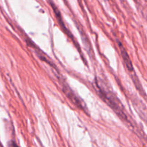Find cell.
I'll return each instance as SVG.
<instances>
[{"mask_svg": "<svg viewBox=\"0 0 147 147\" xmlns=\"http://www.w3.org/2000/svg\"><path fill=\"white\" fill-rule=\"evenodd\" d=\"M60 85H61L62 86V88H63V92H64L65 94L67 96V97L72 102H73V103H75V105H76L78 107L81 109L82 110H85L84 108L83 107V104H82V103L80 101L78 98L75 95V93H73V90L69 88V86H67V85H66V83H65L64 81H63V80H60Z\"/></svg>", "mask_w": 147, "mask_h": 147, "instance_id": "6da1fadb", "label": "cell"}, {"mask_svg": "<svg viewBox=\"0 0 147 147\" xmlns=\"http://www.w3.org/2000/svg\"><path fill=\"white\" fill-rule=\"evenodd\" d=\"M118 45L119 47V50H120L121 54V57L123 58V62H124V64L126 65V68L128 69L129 72L131 73H133L134 72V67H133V64H132V62L131 60L130 57H129V54H128L127 51H126V49L124 48V47L123 46L122 43L120 41L118 40Z\"/></svg>", "mask_w": 147, "mask_h": 147, "instance_id": "7a4b0ae2", "label": "cell"}, {"mask_svg": "<svg viewBox=\"0 0 147 147\" xmlns=\"http://www.w3.org/2000/svg\"><path fill=\"white\" fill-rule=\"evenodd\" d=\"M50 4L51 5L52 8H53V11H54L56 19H57V22H58V23L60 24L62 30L65 32V33H66L67 34H69L68 30L66 29L64 22H63V18H62V15H61V13H60V10L58 9V8L57 7V6H55V4L54 3L51 1V0H50Z\"/></svg>", "mask_w": 147, "mask_h": 147, "instance_id": "3957f363", "label": "cell"}]
</instances>
